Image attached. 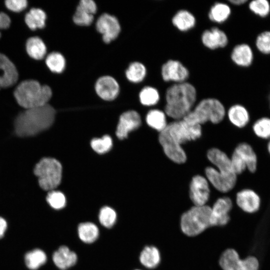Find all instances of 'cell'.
Wrapping results in <instances>:
<instances>
[{
    "label": "cell",
    "instance_id": "8",
    "mask_svg": "<svg viewBox=\"0 0 270 270\" xmlns=\"http://www.w3.org/2000/svg\"><path fill=\"white\" fill-rule=\"evenodd\" d=\"M218 265L222 270H258L259 264L256 258L248 256L241 259L238 252L228 248L220 254Z\"/></svg>",
    "mask_w": 270,
    "mask_h": 270
},
{
    "label": "cell",
    "instance_id": "1",
    "mask_svg": "<svg viewBox=\"0 0 270 270\" xmlns=\"http://www.w3.org/2000/svg\"><path fill=\"white\" fill-rule=\"evenodd\" d=\"M197 99L195 86L188 82L174 83L165 92L164 112L174 120L182 119L194 106Z\"/></svg>",
    "mask_w": 270,
    "mask_h": 270
},
{
    "label": "cell",
    "instance_id": "6",
    "mask_svg": "<svg viewBox=\"0 0 270 270\" xmlns=\"http://www.w3.org/2000/svg\"><path fill=\"white\" fill-rule=\"evenodd\" d=\"M34 172L38 178L40 186L45 190H52L60 183L62 166L55 158H42L36 164Z\"/></svg>",
    "mask_w": 270,
    "mask_h": 270
},
{
    "label": "cell",
    "instance_id": "45",
    "mask_svg": "<svg viewBox=\"0 0 270 270\" xmlns=\"http://www.w3.org/2000/svg\"><path fill=\"white\" fill-rule=\"evenodd\" d=\"M10 24V19L8 14L0 12V29H6L8 28ZM1 34L0 32V37Z\"/></svg>",
    "mask_w": 270,
    "mask_h": 270
},
{
    "label": "cell",
    "instance_id": "3",
    "mask_svg": "<svg viewBox=\"0 0 270 270\" xmlns=\"http://www.w3.org/2000/svg\"><path fill=\"white\" fill-rule=\"evenodd\" d=\"M14 96L20 106L28 109L48 104L52 95L51 88L36 80H26L15 89Z\"/></svg>",
    "mask_w": 270,
    "mask_h": 270
},
{
    "label": "cell",
    "instance_id": "46",
    "mask_svg": "<svg viewBox=\"0 0 270 270\" xmlns=\"http://www.w3.org/2000/svg\"><path fill=\"white\" fill-rule=\"evenodd\" d=\"M7 228V222L6 220L0 216V238H2Z\"/></svg>",
    "mask_w": 270,
    "mask_h": 270
},
{
    "label": "cell",
    "instance_id": "5",
    "mask_svg": "<svg viewBox=\"0 0 270 270\" xmlns=\"http://www.w3.org/2000/svg\"><path fill=\"white\" fill-rule=\"evenodd\" d=\"M225 115L222 103L216 98H208L200 101L182 119L200 125L208 122L216 124L223 120Z\"/></svg>",
    "mask_w": 270,
    "mask_h": 270
},
{
    "label": "cell",
    "instance_id": "26",
    "mask_svg": "<svg viewBox=\"0 0 270 270\" xmlns=\"http://www.w3.org/2000/svg\"><path fill=\"white\" fill-rule=\"evenodd\" d=\"M230 121L234 126L242 128L249 121V114L246 109L240 104H234L230 108L228 112Z\"/></svg>",
    "mask_w": 270,
    "mask_h": 270
},
{
    "label": "cell",
    "instance_id": "23",
    "mask_svg": "<svg viewBox=\"0 0 270 270\" xmlns=\"http://www.w3.org/2000/svg\"><path fill=\"white\" fill-rule=\"evenodd\" d=\"M54 264L60 269L64 270L74 265L77 261L76 254L65 246H60L52 255Z\"/></svg>",
    "mask_w": 270,
    "mask_h": 270
},
{
    "label": "cell",
    "instance_id": "27",
    "mask_svg": "<svg viewBox=\"0 0 270 270\" xmlns=\"http://www.w3.org/2000/svg\"><path fill=\"white\" fill-rule=\"evenodd\" d=\"M147 74L146 66L139 61L130 63L125 70V76L130 82L138 84L142 82Z\"/></svg>",
    "mask_w": 270,
    "mask_h": 270
},
{
    "label": "cell",
    "instance_id": "37",
    "mask_svg": "<svg viewBox=\"0 0 270 270\" xmlns=\"http://www.w3.org/2000/svg\"><path fill=\"white\" fill-rule=\"evenodd\" d=\"M98 218L102 225L106 228H110L116 222V214L114 209L106 206L100 209Z\"/></svg>",
    "mask_w": 270,
    "mask_h": 270
},
{
    "label": "cell",
    "instance_id": "38",
    "mask_svg": "<svg viewBox=\"0 0 270 270\" xmlns=\"http://www.w3.org/2000/svg\"><path fill=\"white\" fill-rule=\"evenodd\" d=\"M92 148L96 152L102 154L109 151L112 147V139L108 135L103 136L102 138H94L90 142Z\"/></svg>",
    "mask_w": 270,
    "mask_h": 270
},
{
    "label": "cell",
    "instance_id": "4",
    "mask_svg": "<svg viewBox=\"0 0 270 270\" xmlns=\"http://www.w3.org/2000/svg\"><path fill=\"white\" fill-rule=\"evenodd\" d=\"M211 206H193L184 212L180 218V228L186 236L194 238L198 236L211 227Z\"/></svg>",
    "mask_w": 270,
    "mask_h": 270
},
{
    "label": "cell",
    "instance_id": "48",
    "mask_svg": "<svg viewBox=\"0 0 270 270\" xmlns=\"http://www.w3.org/2000/svg\"><path fill=\"white\" fill-rule=\"evenodd\" d=\"M268 150L270 154V142H268Z\"/></svg>",
    "mask_w": 270,
    "mask_h": 270
},
{
    "label": "cell",
    "instance_id": "9",
    "mask_svg": "<svg viewBox=\"0 0 270 270\" xmlns=\"http://www.w3.org/2000/svg\"><path fill=\"white\" fill-rule=\"evenodd\" d=\"M230 158L232 169L236 174L242 173L246 168L252 172L256 170V155L252 146L246 143L239 144Z\"/></svg>",
    "mask_w": 270,
    "mask_h": 270
},
{
    "label": "cell",
    "instance_id": "39",
    "mask_svg": "<svg viewBox=\"0 0 270 270\" xmlns=\"http://www.w3.org/2000/svg\"><path fill=\"white\" fill-rule=\"evenodd\" d=\"M255 134L262 138H270V118H263L258 120L253 126Z\"/></svg>",
    "mask_w": 270,
    "mask_h": 270
},
{
    "label": "cell",
    "instance_id": "25",
    "mask_svg": "<svg viewBox=\"0 0 270 270\" xmlns=\"http://www.w3.org/2000/svg\"><path fill=\"white\" fill-rule=\"evenodd\" d=\"M232 62L236 65L246 67L249 66L253 60V54L250 46L246 44L235 46L230 54Z\"/></svg>",
    "mask_w": 270,
    "mask_h": 270
},
{
    "label": "cell",
    "instance_id": "22",
    "mask_svg": "<svg viewBox=\"0 0 270 270\" xmlns=\"http://www.w3.org/2000/svg\"><path fill=\"white\" fill-rule=\"evenodd\" d=\"M139 260L144 268L150 270L155 269L161 263V252L155 246H146L140 252Z\"/></svg>",
    "mask_w": 270,
    "mask_h": 270
},
{
    "label": "cell",
    "instance_id": "47",
    "mask_svg": "<svg viewBox=\"0 0 270 270\" xmlns=\"http://www.w3.org/2000/svg\"><path fill=\"white\" fill-rule=\"evenodd\" d=\"M247 2L246 0H229L228 2L234 5H241Z\"/></svg>",
    "mask_w": 270,
    "mask_h": 270
},
{
    "label": "cell",
    "instance_id": "12",
    "mask_svg": "<svg viewBox=\"0 0 270 270\" xmlns=\"http://www.w3.org/2000/svg\"><path fill=\"white\" fill-rule=\"evenodd\" d=\"M232 208L231 199L228 196L218 198L211 206V227H222L230 221V212Z\"/></svg>",
    "mask_w": 270,
    "mask_h": 270
},
{
    "label": "cell",
    "instance_id": "14",
    "mask_svg": "<svg viewBox=\"0 0 270 270\" xmlns=\"http://www.w3.org/2000/svg\"><path fill=\"white\" fill-rule=\"evenodd\" d=\"M94 90L101 99L106 101L115 100L119 95L120 87L119 82L113 76L103 75L96 81Z\"/></svg>",
    "mask_w": 270,
    "mask_h": 270
},
{
    "label": "cell",
    "instance_id": "34",
    "mask_svg": "<svg viewBox=\"0 0 270 270\" xmlns=\"http://www.w3.org/2000/svg\"><path fill=\"white\" fill-rule=\"evenodd\" d=\"M138 98L142 104L150 106L156 104L160 100V96L156 88L146 86L140 90Z\"/></svg>",
    "mask_w": 270,
    "mask_h": 270
},
{
    "label": "cell",
    "instance_id": "50",
    "mask_svg": "<svg viewBox=\"0 0 270 270\" xmlns=\"http://www.w3.org/2000/svg\"></svg>",
    "mask_w": 270,
    "mask_h": 270
},
{
    "label": "cell",
    "instance_id": "49",
    "mask_svg": "<svg viewBox=\"0 0 270 270\" xmlns=\"http://www.w3.org/2000/svg\"></svg>",
    "mask_w": 270,
    "mask_h": 270
},
{
    "label": "cell",
    "instance_id": "41",
    "mask_svg": "<svg viewBox=\"0 0 270 270\" xmlns=\"http://www.w3.org/2000/svg\"><path fill=\"white\" fill-rule=\"evenodd\" d=\"M250 9L254 14L260 16H266L270 10V6L266 0H254L249 4Z\"/></svg>",
    "mask_w": 270,
    "mask_h": 270
},
{
    "label": "cell",
    "instance_id": "42",
    "mask_svg": "<svg viewBox=\"0 0 270 270\" xmlns=\"http://www.w3.org/2000/svg\"><path fill=\"white\" fill-rule=\"evenodd\" d=\"M256 45L262 52L270 54V32H265L260 34L257 38Z\"/></svg>",
    "mask_w": 270,
    "mask_h": 270
},
{
    "label": "cell",
    "instance_id": "33",
    "mask_svg": "<svg viewBox=\"0 0 270 270\" xmlns=\"http://www.w3.org/2000/svg\"><path fill=\"white\" fill-rule=\"evenodd\" d=\"M45 62L48 69L56 74L62 73L66 68V59L60 52H53L50 53L46 56Z\"/></svg>",
    "mask_w": 270,
    "mask_h": 270
},
{
    "label": "cell",
    "instance_id": "44",
    "mask_svg": "<svg viewBox=\"0 0 270 270\" xmlns=\"http://www.w3.org/2000/svg\"><path fill=\"white\" fill-rule=\"evenodd\" d=\"M76 6L94 15L97 12V4L93 0H80Z\"/></svg>",
    "mask_w": 270,
    "mask_h": 270
},
{
    "label": "cell",
    "instance_id": "17",
    "mask_svg": "<svg viewBox=\"0 0 270 270\" xmlns=\"http://www.w3.org/2000/svg\"><path fill=\"white\" fill-rule=\"evenodd\" d=\"M206 178L213 186L222 192H227L234 186L236 177H229L220 174L212 166H208L205 169Z\"/></svg>",
    "mask_w": 270,
    "mask_h": 270
},
{
    "label": "cell",
    "instance_id": "13",
    "mask_svg": "<svg viewBox=\"0 0 270 270\" xmlns=\"http://www.w3.org/2000/svg\"><path fill=\"white\" fill-rule=\"evenodd\" d=\"M210 193L209 184L206 178L200 175L192 177L190 184L189 196L194 206L207 205Z\"/></svg>",
    "mask_w": 270,
    "mask_h": 270
},
{
    "label": "cell",
    "instance_id": "29",
    "mask_svg": "<svg viewBox=\"0 0 270 270\" xmlns=\"http://www.w3.org/2000/svg\"><path fill=\"white\" fill-rule=\"evenodd\" d=\"M46 19V12L40 8H32L25 15L26 24L32 30L44 27Z\"/></svg>",
    "mask_w": 270,
    "mask_h": 270
},
{
    "label": "cell",
    "instance_id": "7",
    "mask_svg": "<svg viewBox=\"0 0 270 270\" xmlns=\"http://www.w3.org/2000/svg\"><path fill=\"white\" fill-rule=\"evenodd\" d=\"M162 132L172 141L180 146L188 142L199 138L202 134L201 125L184 119L168 124Z\"/></svg>",
    "mask_w": 270,
    "mask_h": 270
},
{
    "label": "cell",
    "instance_id": "20",
    "mask_svg": "<svg viewBox=\"0 0 270 270\" xmlns=\"http://www.w3.org/2000/svg\"><path fill=\"white\" fill-rule=\"evenodd\" d=\"M18 72L12 62L0 53V89L10 86L18 79Z\"/></svg>",
    "mask_w": 270,
    "mask_h": 270
},
{
    "label": "cell",
    "instance_id": "2",
    "mask_svg": "<svg viewBox=\"0 0 270 270\" xmlns=\"http://www.w3.org/2000/svg\"><path fill=\"white\" fill-rule=\"evenodd\" d=\"M56 110L48 104L26 109L14 122L16 134L19 136H33L50 127L54 122Z\"/></svg>",
    "mask_w": 270,
    "mask_h": 270
},
{
    "label": "cell",
    "instance_id": "32",
    "mask_svg": "<svg viewBox=\"0 0 270 270\" xmlns=\"http://www.w3.org/2000/svg\"><path fill=\"white\" fill-rule=\"evenodd\" d=\"M78 232L80 240L87 244L94 242L99 235V230L98 226L91 222L80 224L78 226Z\"/></svg>",
    "mask_w": 270,
    "mask_h": 270
},
{
    "label": "cell",
    "instance_id": "16",
    "mask_svg": "<svg viewBox=\"0 0 270 270\" xmlns=\"http://www.w3.org/2000/svg\"><path fill=\"white\" fill-rule=\"evenodd\" d=\"M208 160L221 174L230 177H236L234 171L230 158L224 152L217 148H212L207 152Z\"/></svg>",
    "mask_w": 270,
    "mask_h": 270
},
{
    "label": "cell",
    "instance_id": "31",
    "mask_svg": "<svg viewBox=\"0 0 270 270\" xmlns=\"http://www.w3.org/2000/svg\"><path fill=\"white\" fill-rule=\"evenodd\" d=\"M146 120L150 127L160 132L164 130L168 126L166 113L158 109L149 110L146 114Z\"/></svg>",
    "mask_w": 270,
    "mask_h": 270
},
{
    "label": "cell",
    "instance_id": "35",
    "mask_svg": "<svg viewBox=\"0 0 270 270\" xmlns=\"http://www.w3.org/2000/svg\"><path fill=\"white\" fill-rule=\"evenodd\" d=\"M24 261L28 268L31 270H36L45 264L46 256L43 250L34 249L26 254Z\"/></svg>",
    "mask_w": 270,
    "mask_h": 270
},
{
    "label": "cell",
    "instance_id": "30",
    "mask_svg": "<svg viewBox=\"0 0 270 270\" xmlns=\"http://www.w3.org/2000/svg\"><path fill=\"white\" fill-rule=\"evenodd\" d=\"M231 14L230 6L224 2H216L210 8L208 16L212 22L220 24L226 21Z\"/></svg>",
    "mask_w": 270,
    "mask_h": 270
},
{
    "label": "cell",
    "instance_id": "28",
    "mask_svg": "<svg viewBox=\"0 0 270 270\" xmlns=\"http://www.w3.org/2000/svg\"><path fill=\"white\" fill-rule=\"evenodd\" d=\"M26 50L30 56L36 60L42 59L46 53L44 42L38 36L30 38L26 42Z\"/></svg>",
    "mask_w": 270,
    "mask_h": 270
},
{
    "label": "cell",
    "instance_id": "15",
    "mask_svg": "<svg viewBox=\"0 0 270 270\" xmlns=\"http://www.w3.org/2000/svg\"><path fill=\"white\" fill-rule=\"evenodd\" d=\"M140 124V116L136 111H126L120 116L116 134L119 139H124L128 137L130 132L138 128Z\"/></svg>",
    "mask_w": 270,
    "mask_h": 270
},
{
    "label": "cell",
    "instance_id": "11",
    "mask_svg": "<svg viewBox=\"0 0 270 270\" xmlns=\"http://www.w3.org/2000/svg\"><path fill=\"white\" fill-rule=\"evenodd\" d=\"M160 74L166 82L180 83L186 82L190 76V71L180 60L170 59L162 66Z\"/></svg>",
    "mask_w": 270,
    "mask_h": 270
},
{
    "label": "cell",
    "instance_id": "43",
    "mask_svg": "<svg viewBox=\"0 0 270 270\" xmlns=\"http://www.w3.org/2000/svg\"><path fill=\"white\" fill-rule=\"evenodd\" d=\"M5 4L10 10L20 12L26 8L28 2L26 0H6Z\"/></svg>",
    "mask_w": 270,
    "mask_h": 270
},
{
    "label": "cell",
    "instance_id": "40",
    "mask_svg": "<svg viewBox=\"0 0 270 270\" xmlns=\"http://www.w3.org/2000/svg\"><path fill=\"white\" fill-rule=\"evenodd\" d=\"M46 201L52 208L56 210L62 208L66 204V199L64 194L54 190L49 192L46 196Z\"/></svg>",
    "mask_w": 270,
    "mask_h": 270
},
{
    "label": "cell",
    "instance_id": "36",
    "mask_svg": "<svg viewBox=\"0 0 270 270\" xmlns=\"http://www.w3.org/2000/svg\"><path fill=\"white\" fill-rule=\"evenodd\" d=\"M94 15L76 6L72 14V20L74 24L78 26L87 27L90 26L94 21Z\"/></svg>",
    "mask_w": 270,
    "mask_h": 270
},
{
    "label": "cell",
    "instance_id": "21",
    "mask_svg": "<svg viewBox=\"0 0 270 270\" xmlns=\"http://www.w3.org/2000/svg\"><path fill=\"white\" fill-rule=\"evenodd\" d=\"M236 202L243 211L252 213L259 209L260 200L259 196L254 190L244 189L237 193Z\"/></svg>",
    "mask_w": 270,
    "mask_h": 270
},
{
    "label": "cell",
    "instance_id": "10",
    "mask_svg": "<svg viewBox=\"0 0 270 270\" xmlns=\"http://www.w3.org/2000/svg\"><path fill=\"white\" fill-rule=\"evenodd\" d=\"M96 29L100 34L102 42L109 44L116 40L121 32L120 20L115 16L108 12L101 14L96 22Z\"/></svg>",
    "mask_w": 270,
    "mask_h": 270
},
{
    "label": "cell",
    "instance_id": "24",
    "mask_svg": "<svg viewBox=\"0 0 270 270\" xmlns=\"http://www.w3.org/2000/svg\"><path fill=\"white\" fill-rule=\"evenodd\" d=\"M172 25L179 31L188 32L196 24L195 16L186 10H180L176 12L172 18Z\"/></svg>",
    "mask_w": 270,
    "mask_h": 270
},
{
    "label": "cell",
    "instance_id": "18",
    "mask_svg": "<svg viewBox=\"0 0 270 270\" xmlns=\"http://www.w3.org/2000/svg\"><path fill=\"white\" fill-rule=\"evenodd\" d=\"M200 39L202 44L210 50L224 48L228 42L226 33L218 27H212L204 30Z\"/></svg>",
    "mask_w": 270,
    "mask_h": 270
},
{
    "label": "cell",
    "instance_id": "19",
    "mask_svg": "<svg viewBox=\"0 0 270 270\" xmlns=\"http://www.w3.org/2000/svg\"><path fill=\"white\" fill-rule=\"evenodd\" d=\"M158 141L164 154L171 160L178 164L186 160V154L182 146L170 140L163 132H160Z\"/></svg>",
    "mask_w": 270,
    "mask_h": 270
}]
</instances>
